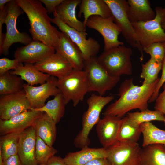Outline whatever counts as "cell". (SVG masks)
<instances>
[{
    "mask_svg": "<svg viewBox=\"0 0 165 165\" xmlns=\"http://www.w3.org/2000/svg\"><path fill=\"white\" fill-rule=\"evenodd\" d=\"M162 87L163 91L157 97L155 101V109L165 115V82Z\"/></svg>",
    "mask_w": 165,
    "mask_h": 165,
    "instance_id": "obj_39",
    "label": "cell"
},
{
    "mask_svg": "<svg viewBox=\"0 0 165 165\" xmlns=\"http://www.w3.org/2000/svg\"><path fill=\"white\" fill-rule=\"evenodd\" d=\"M143 136V147L154 144L165 145V130L158 128L151 122L140 125Z\"/></svg>",
    "mask_w": 165,
    "mask_h": 165,
    "instance_id": "obj_30",
    "label": "cell"
},
{
    "mask_svg": "<svg viewBox=\"0 0 165 165\" xmlns=\"http://www.w3.org/2000/svg\"><path fill=\"white\" fill-rule=\"evenodd\" d=\"M79 6L78 16L80 17L82 14L83 15V22L86 26L87 20L91 16H98L106 18L112 16L109 6L104 0H82Z\"/></svg>",
    "mask_w": 165,
    "mask_h": 165,
    "instance_id": "obj_24",
    "label": "cell"
},
{
    "mask_svg": "<svg viewBox=\"0 0 165 165\" xmlns=\"http://www.w3.org/2000/svg\"><path fill=\"white\" fill-rule=\"evenodd\" d=\"M20 76L8 72L0 76V95L17 93L23 89L24 83Z\"/></svg>",
    "mask_w": 165,
    "mask_h": 165,
    "instance_id": "obj_32",
    "label": "cell"
},
{
    "mask_svg": "<svg viewBox=\"0 0 165 165\" xmlns=\"http://www.w3.org/2000/svg\"><path fill=\"white\" fill-rule=\"evenodd\" d=\"M66 105L63 96L61 92L54 96L53 99L48 101L42 107L30 110L46 113L57 124L64 115Z\"/></svg>",
    "mask_w": 165,
    "mask_h": 165,
    "instance_id": "obj_28",
    "label": "cell"
},
{
    "mask_svg": "<svg viewBox=\"0 0 165 165\" xmlns=\"http://www.w3.org/2000/svg\"><path fill=\"white\" fill-rule=\"evenodd\" d=\"M127 15L131 23L146 22L153 19L156 13L148 0H128Z\"/></svg>",
    "mask_w": 165,
    "mask_h": 165,
    "instance_id": "obj_23",
    "label": "cell"
},
{
    "mask_svg": "<svg viewBox=\"0 0 165 165\" xmlns=\"http://www.w3.org/2000/svg\"><path fill=\"white\" fill-rule=\"evenodd\" d=\"M57 86L66 105L72 101L74 107L83 101L89 92L86 74L83 70L73 69L64 77L58 79Z\"/></svg>",
    "mask_w": 165,
    "mask_h": 165,
    "instance_id": "obj_5",
    "label": "cell"
},
{
    "mask_svg": "<svg viewBox=\"0 0 165 165\" xmlns=\"http://www.w3.org/2000/svg\"><path fill=\"white\" fill-rule=\"evenodd\" d=\"M162 45L163 46H164L165 48V42H161Z\"/></svg>",
    "mask_w": 165,
    "mask_h": 165,
    "instance_id": "obj_48",
    "label": "cell"
},
{
    "mask_svg": "<svg viewBox=\"0 0 165 165\" xmlns=\"http://www.w3.org/2000/svg\"><path fill=\"white\" fill-rule=\"evenodd\" d=\"M162 62H157L151 58L141 65L140 78L144 79L142 85H149L159 78L158 74L162 70Z\"/></svg>",
    "mask_w": 165,
    "mask_h": 165,
    "instance_id": "obj_34",
    "label": "cell"
},
{
    "mask_svg": "<svg viewBox=\"0 0 165 165\" xmlns=\"http://www.w3.org/2000/svg\"><path fill=\"white\" fill-rule=\"evenodd\" d=\"M141 134L140 126L134 124L126 116L121 119L117 141L123 142H138Z\"/></svg>",
    "mask_w": 165,
    "mask_h": 165,
    "instance_id": "obj_29",
    "label": "cell"
},
{
    "mask_svg": "<svg viewBox=\"0 0 165 165\" xmlns=\"http://www.w3.org/2000/svg\"><path fill=\"white\" fill-rule=\"evenodd\" d=\"M85 165H111L107 158H98L94 160Z\"/></svg>",
    "mask_w": 165,
    "mask_h": 165,
    "instance_id": "obj_44",
    "label": "cell"
},
{
    "mask_svg": "<svg viewBox=\"0 0 165 165\" xmlns=\"http://www.w3.org/2000/svg\"><path fill=\"white\" fill-rule=\"evenodd\" d=\"M143 52L149 54L150 58L162 62L165 56V48L161 42H155L149 46L143 48Z\"/></svg>",
    "mask_w": 165,
    "mask_h": 165,
    "instance_id": "obj_36",
    "label": "cell"
},
{
    "mask_svg": "<svg viewBox=\"0 0 165 165\" xmlns=\"http://www.w3.org/2000/svg\"><path fill=\"white\" fill-rule=\"evenodd\" d=\"M51 18L52 23L56 25L61 31L66 34L80 50L85 61L96 57L101 46L95 39L90 37L87 39L86 32L80 31L72 28L63 22L55 13Z\"/></svg>",
    "mask_w": 165,
    "mask_h": 165,
    "instance_id": "obj_10",
    "label": "cell"
},
{
    "mask_svg": "<svg viewBox=\"0 0 165 165\" xmlns=\"http://www.w3.org/2000/svg\"><path fill=\"white\" fill-rule=\"evenodd\" d=\"M64 0H39L45 5V8L48 14L53 13L56 8L60 5Z\"/></svg>",
    "mask_w": 165,
    "mask_h": 165,
    "instance_id": "obj_40",
    "label": "cell"
},
{
    "mask_svg": "<svg viewBox=\"0 0 165 165\" xmlns=\"http://www.w3.org/2000/svg\"><path fill=\"white\" fill-rule=\"evenodd\" d=\"M122 118L116 116H105L97 123L96 130L97 135L103 148H107L117 141Z\"/></svg>",
    "mask_w": 165,
    "mask_h": 165,
    "instance_id": "obj_18",
    "label": "cell"
},
{
    "mask_svg": "<svg viewBox=\"0 0 165 165\" xmlns=\"http://www.w3.org/2000/svg\"><path fill=\"white\" fill-rule=\"evenodd\" d=\"M162 73L161 77L159 78L157 85L148 103H152L155 101L159 95V92L160 88L165 82V56L162 62Z\"/></svg>",
    "mask_w": 165,
    "mask_h": 165,
    "instance_id": "obj_38",
    "label": "cell"
},
{
    "mask_svg": "<svg viewBox=\"0 0 165 165\" xmlns=\"http://www.w3.org/2000/svg\"><path fill=\"white\" fill-rule=\"evenodd\" d=\"M3 160L1 154L0 153V165H3Z\"/></svg>",
    "mask_w": 165,
    "mask_h": 165,
    "instance_id": "obj_46",
    "label": "cell"
},
{
    "mask_svg": "<svg viewBox=\"0 0 165 165\" xmlns=\"http://www.w3.org/2000/svg\"><path fill=\"white\" fill-rule=\"evenodd\" d=\"M159 78L149 85H135L133 79L124 80L118 90L119 99L108 106L103 114L120 118L133 110L147 109L148 103L157 85Z\"/></svg>",
    "mask_w": 165,
    "mask_h": 165,
    "instance_id": "obj_1",
    "label": "cell"
},
{
    "mask_svg": "<svg viewBox=\"0 0 165 165\" xmlns=\"http://www.w3.org/2000/svg\"><path fill=\"white\" fill-rule=\"evenodd\" d=\"M107 156L106 148L87 147L79 151L68 153L63 159L66 165H85L94 160Z\"/></svg>",
    "mask_w": 165,
    "mask_h": 165,
    "instance_id": "obj_22",
    "label": "cell"
},
{
    "mask_svg": "<svg viewBox=\"0 0 165 165\" xmlns=\"http://www.w3.org/2000/svg\"><path fill=\"white\" fill-rule=\"evenodd\" d=\"M57 152L55 148L48 145L36 136L35 156L38 165H47L50 159Z\"/></svg>",
    "mask_w": 165,
    "mask_h": 165,
    "instance_id": "obj_35",
    "label": "cell"
},
{
    "mask_svg": "<svg viewBox=\"0 0 165 165\" xmlns=\"http://www.w3.org/2000/svg\"><path fill=\"white\" fill-rule=\"evenodd\" d=\"M36 138L33 126L22 132L17 155L22 165H38L35 156Z\"/></svg>",
    "mask_w": 165,
    "mask_h": 165,
    "instance_id": "obj_19",
    "label": "cell"
},
{
    "mask_svg": "<svg viewBox=\"0 0 165 165\" xmlns=\"http://www.w3.org/2000/svg\"><path fill=\"white\" fill-rule=\"evenodd\" d=\"M104 1L110 9L114 22L120 29L121 33L126 42L134 48H137L140 52L141 61L143 58V49L127 16V1L126 0Z\"/></svg>",
    "mask_w": 165,
    "mask_h": 165,
    "instance_id": "obj_7",
    "label": "cell"
},
{
    "mask_svg": "<svg viewBox=\"0 0 165 165\" xmlns=\"http://www.w3.org/2000/svg\"><path fill=\"white\" fill-rule=\"evenodd\" d=\"M86 26L96 30L102 35L104 41V50L124 44L123 42L118 39L121 30L114 22L112 16L106 18L98 16H91L87 20Z\"/></svg>",
    "mask_w": 165,
    "mask_h": 165,
    "instance_id": "obj_12",
    "label": "cell"
},
{
    "mask_svg": "<svg viewBox=\"0 0 165 165\" xmlns=\"http://www.w3.org/2000/svg\"><path fill=\"white\" fill-rule=\"evenodd\" d=\"M43 112L29 110L16 115L9 119H0L1 135L15 132H22L33 126Z\"/></svg>",
    "mask_w": 165,
    "mask_h": 165,
    "instance_id": "obj_17",
    "label": "cell"
},
{
    "mask_svg": "<svg viewBox=\"0 0 165 165\" xmlns=\"http://www.w3.org/2000/svg\"><path fill=\"white\" fill-rule=\"evenodd\" d=\"M57 79L50 76L45 83L38 86L24 84L23 89L30 104V109L42 107L50 96H55L61 92L57 86Z\"/></svg>",
    "mask_w": 165,
    "mask_h": 165,
    "instance_id": "obj_13",
    "label": "cell"
},
{
    "mask_svg": "<svg viewBox=\"0 0 165 165\" xmlns=\"http://www.w3.org/2000/svg\"><path fill=\"white\" fill-rule=\"evenodd\" d=\"M156 16L152 20L132 23L143 49L155 42H165V32L162 27L165 21V7H156Z\"/></svg>",
    "mask_w": 165,
    "mask_h": 165,
    "instance_id": "obj_6",
    "label": "cell"
},
{
    "mask_svg": "<svg viewBox=\"0 0 165 165\" xmlns=\"http://www.w3.org/2000/svg\"><path fill=\"white\" fill-rule=\"evenodd\" d=\"M56 124L48 115L43 112L36 120L33 126L36 136L48 145L53 146L56 138Z\"/></svg>",
    "mask_w": 165,
    "mask_h": 165,
    "instance_id": "obj_25",
    "label": "cell"
},
{
    "mask_svg": "<svg viewBox=\"0 0 165 165\" xmlns=\"http://www.w3.org/2000/svg\"><path fill=\"white\" fill-rule=\"evenodd\" d=\"M34 65L41 72L57 79L64 77L73 69L71 64L65 58L56 51Z\"/></svg>",
    "mask_w": 165,
    "mask_h": 165,
    "instance_id": "obj_16",
    "label": "cell"
},
{
    "mask_svg": "<svg viewBox=\"0 0 165 165\" xmlns=\"http://www.w3.org/2000/svg\"><path fill=\"white\" fill-rule=\"evenodd\" d=\"M29 20V31L33 40L53 47L58 46L61 31L53 26L51 18L39 0H16Z\"/></svg>",
    "mask_w": 165,
    "mask_h": 165,
    "instance_id": "obj_2",
    "label": "cell"
},
{
    "mask_svg": "<svg viewBox=\"0 0 165 165\" xmlns=\"http://www.w3.org/2000/svg\"><path fill=\"white\" fill-rule=\"evenodd\" d=\"M127 116L133 123L139 126L152 121L163 122L164 120V115L163 113L156 110L148 109L140 112H128Z\"/></svg>",
    "mask_w": 165,
    "mask_h": 165,
    "instance_id": "obj_33",
    "label": "cell"
},
{
    "mask_svg": "<svg viewBox=\"0 0 165 165\" xmlns=\"http://www.w3.org/2000/svg\"><path fill=\"white\" fill-rule=\"evenodd\" d=\"M0 95L1 119H9L16 115L30 110V104L24 89L17 93Z\"/></svg>",
    "mask_w": 165,
    "mask_h": 165,
    "instance_id": "obj_14",
    "label": "cell"
},
{
    "mask_svg": "<svg viewBox=\"0 0 165 165\" xmlns=\"http://www.w3.org/2000/svg\"><path fill=\"white\" fill-rule=\"evenodd\" d=\"M131 48L120 46L104 50L97 57L100 64L111 76L120 77L123 75H130L133 73Z\"/></svg>",
    "mask_w": 165,
    "mask_h": 165,
    "instance_id": "obj_4",
    "label": "cell"
},
{
    "mask_svg": "<svg viewBox=\"0 0 165 165\" xmlns=\"http://www.w3.org/2000/svg\"><path fill=\"white\" fill-rule=\"evenodd\" d=\"M3 165H22L17 154L3 160Z\"/></svg>",
    "mask_w": 165,
    "mask_h": 165,
    "instance_id": "obj_42",
    "label": "cell"
},
{
    "mask_svg": "<svg viewBox=\"0 0 165 165\" xmlns=\"http://www.w3.org/2000/svg\"><path fill=\"white\" fill-rule=\"evenodd\" d=\"M55 50L65 58L74 69H84L85 60L80 50L66 34L61 31L58 47Z\"/></svg>",
    "mask_w": 165,
    "mask_h": 165,
    "instance_id": "obj_20",
    "label": "cell"
},
{
    "mask_svg": "<svg viewBox=\"0 0 165 165\" xmlns=\"http://www.w3.org/2000/svg\"><path fill=\"white\" fill-rule=\"evenodd\" d=\"M7 13L4 21L6 25V33L0 54L7 56L9 49L13 44L20 43L27 45L32 40L25 33L20 32L17 29V20L24 12L16 3V0H11L7 4Z\"/></svg>",
    "mask_w": 165,
    "mask_h": 165,
    "instance_id": "obj_9",
    "label": "cell"
},
{
    "mask_svg": "<svg viewBox=\"0 0 165 165\" xmlns=\"http://www.w3.org/2000/svg\"><path fill=\"white\" fill-rule=\"evenodd\" d=\"M162 27L163 28L164 30H165V21L162 24Z\"/></svg>",
    "mask_w": 165,
    "mask_h": 165,
    "instance_id": "obj_47",
    "label": "cell"
},
{
    "mask_svg": "<svg viewBox=\"0 0 165 165\" xmlns=\"http://www.w3.org/2000/svg\"><path fill=\"white\" fill-rule=\"evenodd\" d=\"M140 165H165V145L154 144L143 147Z\"/></svg>",
    "mask_w": 165,
    "mask_h": 165,
    "instance_id": "obj_27",
    "label": "cell"
},
{
    "mask_svg": "<svg viewBox=\"0 0 165 165\" xmlns=\"http://www.w3.org/2000/svg\"><path fill=\"white\" fill-rule=\"evenodd\" d=\"M55 52L53 47L39 41L32 40L28 44L17 48L14 57L22 63L34 64Z\"/></svg>",
    "mask_w": 165,
    "mask_h": 165,
    "instance_id": "obj_15",
    "label": "cell"
},
{
    "mask_svg": "<svg viewBox=\"0 0 165 165\" xmlns=\"http://www.w3.org/2000/svg\"><path fill=\"white\" fill-rule=\"evenodd\" d=\"M163 122L164 123V125H165V115H164V120Z\"/></svg>",
    "mask_w": 165,
    "mask_h": 165,
    "instance_id": "obj_49",
    "label": "cell"
},
{
    "mask_svg": "<svg viewBox=\"0 0 165 165\" xmlns=\"http://www.w3.org/2000/svg\"><path fill=\"white\" fill-rule=\"evenodd\" d=\"M47 165H66L63 158L60 156H54L49 160Z\"/></svg>",
    "mask_w": 165,
    "mask_h": 165,
    "instance_id": "obj_43",
    "label": "cell"
},
{
    "mask_svg": "<svg viewBox=\"0 0 165 165\" xmlns=\"http://www.w3.org/2000/svg\"><path fill=\"white\" fill-rule=\"evenodd\" d=\"M11 0H0V12L3 11L6 5Z\"/></svg>",
    "mask_w": 165,
    "mask_h": 165,
    "instance_id": "obj_45",
    "label": "cell"
},
{
    "mask_svg": "<svg viewBox=\"0 0 165 165\" xmlns=\"http://www.w3.org/2000/svg\"><path fill=\"white\" fill-rule=\"evenodd\" d=\"M13 74L19 76L29 85L43 84L48 79L50 76L38 70L34 64H23L16 68L10 71Z\"/></svg>",
    "mask_w": 165,
    "mask_h": 165,
    "instance_id": "obj_26",
    "label": "cell"
},
{
    "mask_svg": "<svg viewBox=\"0 0 165 165\" xmlns=\"http://www.w3.org/2000/svg\"><path fill=\"white\" fill-rule=\"evenodd\" d=\"M82 0H64L56 8L54 12L60 19L69 26L78 31L86 32V26L79 20L76 14V9Z\"/></svg>",
    "mask_w": 165,
    "mask_h": 165,
    "instance_id": "obj_21",
    "label": "cell"
},
{
    "mask_svg": "<svg viewBox=\"0 0 165 165\" xmlns=\"http://www.w3.org/2000/svg\"><path fill=\"white\" fill-rule=\"evenodd\" d=\"M114 99L113 96H104L94 94L88 98V108L82 116V128L74 141L75 147L82 149L88 147L90 144L89 135L91 130L100 119L103 109Z\"/></svg>",
    "mask_w": 165,
    "mask_h": 165,
    "instance_id": "obj_3",
    "label": "cell"
},
{
    "mask_svg": "<svg viewBox=\"0 0 165 165\" xmlns=\"http://www.w3.org/2000/svg\"><path fill=\"white\" fill-rule=\"evenodd\" d=\"M22 132H12L1 136L0 153L3 160L17 154Z\"/></svg>",
    "mask_w": 165,
    "mask_h": 165,
    "instance_id": "obj_31",
    "label": "cell"
},
{
    "mask_svg": "<svg viewBox=\"0 0 165 165\" xmlns=\"http://www.w3.org/2000/svg\"><path fill=\"white\" fill-rule=\"evenodd\" d=\"M83 70L86 74L89 92H95L101 96L112 89L120 80V77L109 75L98 63L96 57L85 61Z\"/></svg>",
    "mask_w": 165,
    "mask_h": 165,
    "instance_id": "obj_8",
    "label": "cell"
},
{
    "mask_svg": "<svg viewBox=\"0 0 165 165\" xmlns=\"http://www.w3.org/2000/svg\"><path fill=\"white\" fill-rule=\"evenodd\" d=\"M6 14L7 11L5 9L0 12V50L2 48L5 38V35L2 33V29Z\"/></svg>",
    "mask_w": 165,
    "mask_h": 165,
    "instance_id": "obj_41",
    "label": "cell"
},
{
    "mask_svg": "<svg viewBox=\"0 0 165 165\" xmlns=\"http://www.w3.org/2000/svg\"><path fill=\"white\" fill-rule=\"evenodd\" d=\"M106 148L111 165H140L141 148L138 142L117 141Z\"/></svg>",
    "mask_w": 165,
    "mask_h": 165,
    "instance_id": "obj_11",
    "label": "cell"
},
{
    "mask_svg": "<svg viewBox=\"0 0 165 165\" xmlns=\"http://www.w3.org/2000/svg\"><path fill=\"white\" fill-rule=\"evenodd\" d=\"M22 63L17 60L10 59L6 57L0 59V76L9 71L10 70H14Z\"/></svg>",
    "mask_w": 165,
    "mask_h": 165,
    "instance_id": "obj_37",
    "label": "cell"
}]
</instances>
